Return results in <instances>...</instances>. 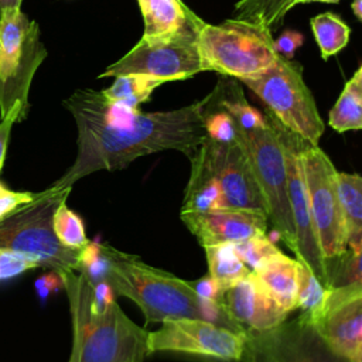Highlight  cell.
Masks as SVG:
<instances>
[{
  "label": "cell",
  "instance_id": "6da1fadb",
  "mask_svg": "<svg viewBox=\"0 0 362 362\" xmlns=\"http://www.w3.org/2000/svg\"><path fill=\"white\" fill-rule=\"evenodd\" d=\"M206 102L208 96L173 110H137L130 122L112 124L99 109L98 90H75L64 100V106L76 123L78 151L72 165L52 187L72 188L89 174L120 170L139 157L164 150H175L191 158L206 137Z\"/></svg>",
  "mask_w": 362,
  "mask_h": 362
},
{
  "label": "cell",
  "instance_id": "7a4b0ae2",
  "mask_svg": "<svg viewBox=\"0 0 362 362\" xmlns=\"http://www.w3.org/2000/svg\"><path fill=\"white\" fill-rule=\"evenodd\" d=\"M72 321L68 362H144L147 331L133 322L116 301L99 308L92 284L81 272L62 273Z\"/></svg>",
  "mask_w": 362,
  "mask_h": 362
},
{
  "label": "cell",
  "instance_id": "3957f363",
  "mask_svg": "<svg viewBox=\"0 0 362 362\" xmlns=\"http://www.w3.org/2000/svg\"><path fill=\"white\" fill-rule=\"evenodd\" d=\"M107 259L105 281L116 296L132 300L143 313L147 324L175 318H202L199 297L189 280L144 263L139 256L102 243ZM205 321V320H204Z\"/></svg>",
  "mask_w": 362,
  "mask_h": 362
},
{
  "label": "cell",
  "instance_id": "277c9868",
  "mask_svg": "<svg viewBox=\"0 0 362 362\" xmlns=\"http://www.w3.org/2000/svg\"><path fill=\"white\" fill-rule=\"evenodd\" d=\"M185 16L206 71L242 79L269 68L279 57L272 30L259 23L229 18L214 25L188 7Z\"/></svg>",
  "mask_w": 362,
  "mask_h": 362
},
{
  "label": "cell",
  "instance_id": "5b68a950",
  "mask_svg": "<svg viewBox=\"0 0 362 362\" xmlns=\"http://www.w3.org/2000/svg\"><path fill=\"white\" fill-rule=\"evenodd\" d=\"M72 188H55L37 192L34 199L0 218V249L20 253L38 267L58 273L78 272V253L59 243L52 229L57 206L66 201Z\"/></svg>",
  "mask_w": 362,
  "mask_h": 362
},
{
  "label": "cell",
  "instance_id": "8992f818",
  "mask_svg": "<svg viewBox=\"0 0 362 362\" xmlns=\"http://www.w3.org/2000/svg\"><path fill=\"white\" fill-rule=\"evenodd\" d=\"M239 81L267 106V112L281 126L318 146L325 124L297 61L279 55L269 68Z\"/></svg>",
  "mask_w": 362,
  "mask_h": 362
},
{
  "label": "cell",
  "instance_id": "52a82bcc",
  "mask_svg": "<svg viewBox=\"0 0 362 362\" xmlns=\"http://www.w3.org/2000/svg\"><path fill=\"white\" fill-rule=\"evenodd\" d=\"M47 57L40 27L20 8L0 11V117L14 113L18 122L28 113L33 78Z\"/></svg>",
  "mask_w": 362,
  "mask_h": 362
},
{
  "label": "cell",
  "instance_id": "ba28073f",
  "mask_svg": "<svg viewBox=\"0 0 362 362\" xmlns=\"http://www.w3.org/2000/svg\"><path fill=\"white\" fill-rule=\"evenodd\" d=\"M235 126L236 139L246 153L255 178L262 191L267 221L272 223L273 232L294 253V226L287 195L284 154L279 136L267 116L266 123L255 129H242L236 123Z\"/></svg>",
  "mask_w": 362,
  "mask_h": 362
},
{
  "label": "cell",
  "instance_id": "9c48e42d",
  "mask_svg": "<svg viewBox=\"0 0 362 362\" xmlns=\"http://www.w3.org/2000/svg\"><path fill=\"white\" fill-rule=\"evenodd\" d=\"M300 163L308 192L310 211L318 247L324 260L337 257L348 249L345 225L338 201L334 167L329 157L300 137Z\"/></svg>",
  "mask_w": 362,
  "mask_h": 362
},
{
  "label": "cell",
  "instance_id": "30bf717a",
  "mask_svg": "<svg viewBox=\"0 0 362 362\" xmlns=\"http://www.w3.org/2000/svg\"><path fill=\"white\" fill-rule=\"evenodd\" d=\"M204 71L206 69L198 52L195 34L188 25L167 37L141 38L119 61L109 65L99 78L146 75L170 82L188 79Z\"/></svg>",
  "mask_w": 362,
  "mask_h": 362
},
{
  "label": "cell",
  "instance_id": "8fae6325",
  "mask_svg": "<svg viewBox=\"0 0 362 362\" xmlns=\"http://www.w3.org/2000/svg\"><path fill=\"white\" fill-rule=\"evenodd\" d=\"M245 332L198 320L175 318L147 332L148 355L170 352L219 362H240Z\"/></svg>",
  "mask_w": 362,
  "mask_h": 362
},
{
  "label": "cell",
  "instance_id": "7c38bea8",
  "mask_svg": "<svg viewBox=\"0 0 362 362\" xmlns=\"http://www.w3.org/2000/svg\"><path fill=\"white\" fill-rule=\"evenodd\" d=\"M240 362H348L337 355L317 328L298 315L274 327L246 331Z\"/></svg>",
  "mask_w": 362,
  "mask_h": 362
},
{
  "label": "cell",
  "instance_id": "4fadbf2b",
  "mask_svg": "<svg viewBox=\"0 0 362 362\" xmlns=\"http://www.w3.org/2000/svg\"><path fill=\"white\" fill-rule=\"evenodd\" d=\"M269 122L276 130L279 140L283 147L284 163H286V177H287V195L290 204V214L294 226L296 239V259L307 266L315 277L328 288V274L325 267V260L318 247L315 238V230L313 225L308 192L305 187V180L303 175V168L298 154L300 136L287 130L281 126L269 112L266 113Z\"/></svg>",
  "mask_w": 362,
  "mask_h": 362
},
{
  "label": "cell",
  "instance_id": "5bb4252c",
  "mask_svg": "<svg viewBox=\"0 0 362 362\" xmlns=\"http://www.w3.org/2000/svg\"><path fill=\"white\" fill-rule=\"evenodd\" d=\"M317 331L348 362H362V284L329 287Z\"/></svg>",
  "mask_w": 362,
  "mask_h": 362
},
{
  "label": "cell",
  "instance_id": "9a60e30c",
  "mask_svg": "<svg viewBox=\"0 0 362 362\" xmlns=\"http://www.w3.org/2000/svg\"><path fill=\"white\" fill-rule=\"evenodd\" d=\"M199 147L221 185L226 206L266 214L262 191L238 139L232 143H219L205 137Z\"/></svg>",
  "mask_w": 362,
  "mask_h": 362
},
{
  "label": "cell",
  "instance_id": "2e32d148",
  "mask_svg": "<svg viewBox=\"0 0 362 362\" xmlns=\"http://www.w3.org/2000/svg\"><path fill=\"white\" fill-rule=\"evenodd\" d=\"M180 218L202 247L218 243H235L259 233H266L269 223L264 212L242 208L180 212Z\"/></svg>",
  "mask_w": 362,
  "mask_h": 362
},
{
  "label": "cell",
  "instance_id": "e0dca14e",
  "mask_svg": "<svg viewBox=\"0 0 362 362\" xmlns=\"http://www.w3.org/2000/svg\"><path fill=\"white\" fill-rule=\"evenodd\" d=\"M222 305L229 320L243 332L274 327L288 315L269 297L252 272L225 290Z\"/></svg>",
  "mask_w": 362,
  "mask_h": 362
},
{
  "label": "cell",
  "instance_id": "ac0fdd59",
  "mask_svg": "<svg viewBox=\"0 0 362 362\" xmlns=\"http://www.w3.org/2000/svg\"><path fill=\"white\" fill-rule=\"evenodd\" d=\"M191 173L180 212H206L228 208L221 185L201 147L189 158Z\"/></svg>",
  "mask_w": 362,
  "mask_h": 362
},
{
  "label": "cell",
  "instance_id": "d6986e66",
  "mask_svg": "<svg viewBox=\"0 0 362 362\" xmlns=\"http://www.w3.org/2000/svg\"><path fill=\"white\" fill-rule=\"evenodd\" d=\"M298 260L283 255L252 272L269 297L287 314L297 308Z\"/></svg>",
  "mask_w": 362,
  "mask_h": 362
},
{
  "label": "cell",
  "instance_id": "ffe728a7",
  "mask_svg": "<svg viewBox=\"0 0 362 362\" xmlns=\"http://www.w3.org/2000/svg\"><path fill=\"white\" fill-rule=\"evenodd\" d=\"M335 187L346 232L348 247L361 253L362 243V178L359 174L337 171Z\"/></svg>",
  "mask_w": 362,
  "mask_h": 362
},
{
  "label": "cell",
  "instance_id": "44dd1931",
  "mask_svg": "<svg viewBox=\"0 0 362 362\" xmlns=\"http://www.w3.org/2000/svg\"><path fill=\"white\" fill-rule=\"evenodd\" d=\"M137 4L144 23L141 38H161L188 27L187 6L181 0H137Z\"/></svg>",
  "mask_w": 362,
  "mask_h": 362
},
{
  "label": "cell",
  "instance_id": "7402d4cb",
  "mask_svg": "<svg viewBox=\"0 0 362 362\" xmlns=\"http://www.w3.org/2000/svg\"><path fill=\"white\" fill-rule=\"evenodd\" d=\"M328 124L338 133L362 129V66H358L346 81L329 110Z\"/></svg>",
  "mask_w": 362,
  "mask_h": 362
},
{
  "label": "cell",
  "instance_id": "603a6c76",
  "mask_svg": "<svg viewBox=\"0 0 362 362\" xmlns=\"http://www.w3.org/2000/svg\"><path fill=\"white\" fill-rule=\"evenodd\" d=\"M208 263V274L214 277L223 290L250 273L238 256L233 243H218L204 246Z\"/></svg>",
  "mask_w": 362,
  "mask_h": 362
},
{
  "label": "cell",
  "instance_id": "cb8c5ba5",
  "mask_svg": "<svg viewBox=\"0 0 362 362\" xmlns=\"http://www.w3.org/2000/svg\"><path fill=\"white\" fill-rule=\"evenodd\" d=\"M161 83L164 82L146 75H122L116 76L113 83L100 93L110 103L139 109V105L148 100L153 90Z\"/></svg>",
  "mask_w": 362,
  "mask_h": 362
},
{
  "label": "cell",
  "instance_id": "d4e9b609",
  "mask_svg": "<svg viewBox=\"0 0 362 362\" xmlns=\"http://www.w3.org/2000/svg\"><path fill=\"white\" fill-rule=\"evenodd\" d=\"M310 25L324 61L348 45L351 28L339 16L329 11L317 14L310 20Z\"/></svg>",
  "mask_w": 362,
  "mask_h": 362
},
{
  "label": "cell",
  "instance_id": "484cf974",
  "mask_svg": "<svg viewBox=\"0 0 362 362\" xmlns=\"http://www.w3.org/2000/svg\"><path fill=\"white\" fill-rule=\"evenodd\" d=\"M327 297L328 288L307 266L298 263L297 308L301 310L300 315L315 327L324 314Z\"/></svg>",
  "mask_w": 362,
  "mask_h": 362
},
{
  "label": "cell",
  "instance_id": "4316f807",
  "mask_svg": "<svg viewBox=\"0 0 362 362\" xmlns=\"http://www.w3.org/2000/svg\"><path fill=\"white\" fill-rule=\"evenodd\" d=\"M291 1L293 0H239L235 4L233 18L259 23L272 30L291 10Z\"/></svg>",
  "mask_w": 362,
  "mask_h": 362
},
{
  "label": "cell",
  "instance_id": "83f0119b",
  "mask_svg": "<svg viewBox=\"0 0 362 362\" xmlns=\"http://www.w3.org/2000/svg\"><path fill=\"white\" fill-rule=\"evenodd\" d=\"M52 229L59 243L68 249L79 250L89 242L82 218L68 208L66 201L57 206L52 216Z\"/></svg>",
  "mask_w": 362,
  "mask_h": 362
},
{
  "label": "cell",
  "instance_id": "f1b7e54d",
  "mask_svg": "<svg viewBox=\"0 0 362 362\" xmlns=\"http://www.w3.org/2000/svg\"><path fill=\"white\" fill-rule=\"evenodd\" d=\"M233 247L240 260L250 272H255L262 266L267 264L269 262L279 259L284 255L274 245V242L267 238L266 233H259L247 239L235 242Z\"/></svg>",
  "mask_w": 362,
  "mask_h": 362
},
{
  "label": "cell",
  "instance_id": "f546056e",
  "mask_svg": "<svg viewBox=\"0 0 362 362\" xmlns=\"http://www.w3.org/2000/svg\"><path fill=\"white\" fill-rule=\"evenodd\" d=\"M328 274V288L348 284H362L361 281V253L349 247L339 256L325 260Z\"/></svg>",
  "mask_w": 362,
  "mask_h": 362
},
{
  "label": "cell",
  "instance_id": "4dcf8cb0",
  "mask_svg": "<svg viewBox=\"0 0 362 362\" xmlns=\"http://www.w3.org/2000/svg\"><path fill=\"white\" fill-rule=\"evenodd\" d=\"M204 129L206 137L219 143L236 141V126L232 116L215 105L212 95H208V102L204 112Z\"/></svg>",
  "mask_w": 362,
  "mask_h": 362
},
{
  "label": "cell",
  "instance_id": "1f68e13d",
  "mask_svg": "<svg viewBox=\"0 0 362 362\" xmlns=\"http://www.w3.org/2000/svg\"><path fill=\"white\" fill-rule=\"evenodd\" d=\"M78 272H81L92 286L105 281L107 274V259L102 250V243L89 240L79 249Z\"/></svg>",
  "mask_w": 362,
  "mask_h": 362
},
{
  "label": "cell",
  "instance_id": "d6a6232c",
  "mask_svg": "<svg viewBox=\"0 0 362 362\" xmlns=\"http://www.w3.org/2000/svg\"><path fill=\"white\" fill-rule=\"evenodd\" d=\"M37 267L38 264L34 260L20 253L0 249V280H8L13 277H17Z\"/></svg>",
  "mask_w": 362,
  "mask_h": 362
},
{
  "label": "cell",
  "instance_id": "836d02e7",
  "mask_svg": "<svg viewBox=\"0 0 362 362\" xmlns=\"http://www.w3.org/2000/svg\"><path fill=\"white\" fill-rule=\"evenodd\" d=\"M37 192H20L11 191L0 182V218L8 215L18 206L34 199Z\"/></svg>",
  "mask_w": 362,
  "mask_h": 362
},
{
  "label": "cell",
  "instance_id": "e575fe53",
  "mask_svg": "<svg viewBox=\"0 0 362 362\" xmlns=\"http://www.w3.org/2000/svg\"><path fill=\"white\" fill-rule=\"evenodd\" d=\"M189 284L192 287V290L195 291V294L199 298L204 300H212V301H219L222 303V297H223V287L219 284V281H216L214 277H211L209 274L202 276L198 280H189Z\"/></svg>",
  "mask_w": 362,
  "mask_h": 362
},
{
  "label": "cell",
  "instance_id": "d590c367",
  "mask_svg": "<svg viewBox=\"0 0 362 362\" xmlns=\"http://www.w3.org/2000/svg\"><path fill=\"white\" fill-rule=\"evenodd\" d=\"M304 37L300 31L296 30H284L276 40H274V49L280 57L291 59L296 51L303 45Z\"/></svg>",
  "mask_w": 362,
  "mask_h": 362
},
{
  "label": "cell",
  "instance_id": "8d00e7d4",
  "mask_svg": "<svg viewBox=\"0 0 362 362\" xmlns=\"http://www.w3.org/2000/svg\"><path fill=\"white\" fill-rule=\"evenodd\" d=\"M34 288L37 296L45 301L51 294L57 293L58 290L64 288V280L62 274L55 272V270H48L47 273L41 274L35 281H34Z\"/></svg>",
  "mask_w": 362,
  "mask_h": 362
},
{
  "label": "cell",
  "instance_id": "74e56055",
  "mask_svg": "<svg viewBox=\"0 0 362 362\" xmlns=\"http://www.w3.org/2000/svg\"><path fill=\"white\" fill-rule=\"evenodd\" d=\"M16 123H18V119H17V116L14 113L6 115L1 119V122H0V171H1L3 164H4V158H6V153H7V147H8L11 127Z\"/></svg>",
  "mask_w": 362,
  "mask_h": 362
},
{
  "label": "cell",
  "instance_id": "f35d334b",
  "mask_svg": "<svg viewBox=\"0 0 362 362\" xmlns=\"http://www.w3.org/2000/svg\"><path fill=\"white\" fill-rule=\"evenodd\" d=\"M92 290H93L95 304L99 308L116 301V293L113 291V288L110 287V284L107 281H99V283L93 284Z\"/></svg>",
  "mask_w": 362,
  "mask_h": 362
},
{
  "label": "cell",
  "instance_id": "ab89813d",
  "mask_svg": "<svg viewBox=\"0 0 362 362\" xmlns=\"http://www.w3.org/2000/svg\"><path fill=\"white\" fill-rule=\"evenodd\" d=\"M351 10L358 21H362V0H352Z\"/></svg>",
  "mask_w": 362,
  "mask_h": 362
},
{
  "label": "cell",
  "instance_id": "60d3db41",
  "mask_svg": "<svg viewBox=\"0 0 362 362\" xmlns=\"http://www.w3.org/2000/svg\"><path fill=\"white\" fill-rule=\"evenodd\" d=\"M21 0H0V11L6 8H20Z\"/></svg>",
  "mask_w": 362,
  "mask_h": 362
},
{
  "label": "cell",
  "instance_id": "b9f144b4",
  "mask_svg": "<svg viewBox=\"0 0 362 362\" xmlns=\"http://www.w3.org/2000/svg\"><path fill=\"white\" fill-rule=\"evenodd\" d=\"M313 1H321V3H331V4H335V3H339V0H293L291 1V8L297 4H305V3H313Z\"/></svg>",
  "mask_w": 362,
  "mask_h": 362
}]
</instances>
